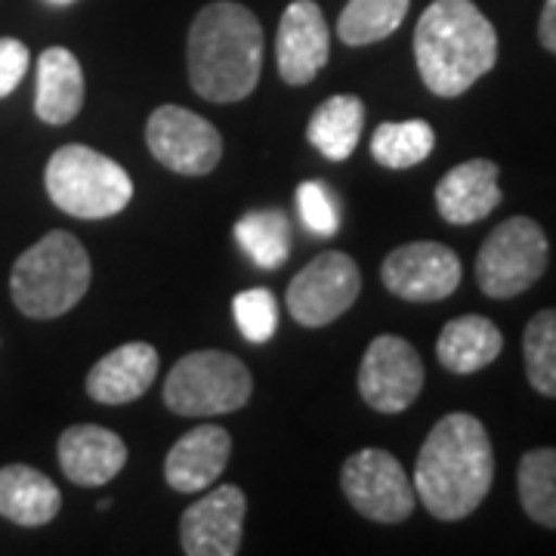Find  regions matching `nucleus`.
Instances as JSON below:
<instances>
[{
  "label": "nucleus",
  "instance_id": "1",
  "mask_svg": "<svg viewBox=\"0 0 556 556\" xmlns=\"http://www.w3.org/2000/svg\"><path fill=\"white\" fill-rule=\"evenodd\" d=\"M495 479L492 442L473 415H445L424 442L415 464V495L437 519L470 517Z\"/></svg>",
  "mask_w": 556,
  "mask_h": 556
},
{
  "label": "nucleus",
  "instance_id": "2",
  "mask_svg": "<svg viewBox=\"0 0 556 556\" xmlns=\"http://www.w3.org/2000/svg\"><path fill=\"white\" fill-rule=\"evenodd\" d=\"M192 90L211 102H239L254 93L263 68V28L257 16L232 0L201 10L186 43Z\"/></svg>",
  "mask_w": 556,
  "mask_h": 556
},
{
  "label": "nucleus",
  "instance_id": "3",
  "mask_svg": "<svg viewBox=\"0 0 556 556\" xmlns=\"http://www.w3.org/2000/svg\"><path fill=\"white\" fill-rule=\"evenodd\" d=\"M415 60L427 90L455 100L495 68V25L473 0H433L415 28Z\"/></svg>",
  "mask_w": 556,
  "mask_h": 556
},
{
  "label": "nucleus",
  "instance_id": "4",
  "mask_svg": "<svg viewBox=\"0 0 556 556\" xmlns=\"http://www.w3.org/2000/svg\"><path fill=\"white\" fill-rule=\"evenodd\" d=\"M90 288V257L72 232H47L31 244L10 276L13 303L22 316L56 318L65 316Z\"/></svg>",
  "mask_w": 556,
  "mask_h": 556
},
{
  "label": "nucleus",
  "instance_id": "5",
  "mask_svg": "<svg viewBox=\"0 0 556 556\" xmlns=\"http://www.w3.org/2000/svg\"><path fill=\"white\" fill-rule=\"evenodd\" d=\"M47 195L78 219H105L121 214L134 199V179L118 161L90 146H62L47 161Z\"/></svg>",
  "mask_w": 556,
  "mask_h": 556
},
{
  "label": "nucleus",
  "instance_id": "6",
  "mask_svg": "<svg viewBox=\"0 0 556 556\" xmlns=\"http://www.w3.org/2000/svg\"><path fill=\"white\" fill-rule=\"evenodd\" d=\"M254 393L248 365L232 353H189L164 380V405L182 417H214L239 412Z\"/></svg>",
  "mask_w": 556,
  "mask_h": 556
},
{
  "label": "nucleus",
  "instance_id": "7",
  "mask_svg": "<svg viewBox=\"0 0 556 556\" xmlns=\"http://www.w3.org/2000/svg\"><path fill=\"white\" fill-rule=\"evenodd\" d=\"M547 236L529 217H510L482 241L477 281L485 298L507 300L529 291L547 269Z\"/></svg>",
  "mask_w": 556,
  "mask_h": 556
},
{
  "label": "nucleus",
  "instance_id": "8",
  "mask_svg": "<svg viewBox=\"0 0 556 556\" xmlns=\"http://www.w3.org/2000/svg\"><path fill=\"white\" fill-rule=\"evenodd\" d=\"M340 485L346 501L365 519L375 522H402L415 510V482L402 470L396 457L383 448H362L346 457L340 470Z\"/></svg>",
  "mask_w": 556,
  "mask_h": 556
},
{
  "label": "nucleus",
  "instance_id": "9",
  "mask_svg": "<svg viewBox=\"0 0 556 556\" xmlns=\"http://www.w3.org/2000/svg\"><path fill=\"white\" fill-rule=\"evenodd\" d=\"M146 142L159 164L182 177H204L223 159L217 127L182 105L155 109L146 124Z\"/></svg>",
  "mask_w": 556,
  "mask_h": 556
},
{
  "label": "nucleus",
  "instance_id": "10",
  "mask_svg": "<svg viewBox=\"0 0 556 556\" xmlns=\"http://www.w3.org/2000/svg\"><path fill=\"white\" fill-rule=\"evenodd\" d=\"M358 291H362V273L356 260L340 251H325L294 276L285 300L294 321L306 328H325L356 303Z\"/></svg>",
  "mask_w": 556,
  "mask_h": 556
},
{
  "label": "nucleus",
  "instance_id": "11",
  "mask_svg": "<svg viewBox=\"0 0 556 556\" xmlns=\"http://www.w3.org/2000/svg\"><path fill=\"white\" fill-rule=\"evenodd\" d=\"M424 390V362L408 340L396 334H380L368 343L362 365H358V393L380 412L399 415Z\"/></svg>",
  "mask_w": 556,
  "mask_h": 556
},
{
  "label": "nucleus",
  "instance_id": "12",
  "mask_svg": "<svg viewBox=\"0 0 556 556\" xmlns=\"http://www.w3.org/2000/svg\"><path fill=\"white\" fill-rule=\"evenodd\" d=\"M390 294L412 303H433L452 298L460 285V260L439 241H412L396 248L380 266Z\"/></svg>",
  "mask_w": 556,
  "mask_h": 556
},
{
  "label": "nucleus",
  "instance_id": "13",
  "mask_svg": "<svg viewBox=\"0 0 556 556\" xmlns=\"http://www.w3.org/2000/svg\"><path fill=\"white\" fill-rule=\"evenodd\" d=\"M248 501L239 485H219L179 519V544L189 556H236L241 551Z\"/></svg>",
  "mask_w": 556,
  "mask_h": 556
},
{
  "label": "nucleus",
  "instance_id": "14",
  "mask_svg": "<svg viewBox=\"0 0 556 556\" xmlns=\"http://www.w3.org/2000/svg\"><path fill=\"white\" fill-rule=\"evenodd\" d=\"M331 35L316 0H294L278 22L276 62L285 84H309L328 65Z\"/></svg>",
  "mask_w": 556,
  "mask_h": 556
},
{
  "label": "nucleus",
  "instance_id": "15",
  "mask_svg": "<svg viewBox=\"0 0 556 556\" xmlns=\"http://www.w3.org/2000/svg\"><path fill=\"white\" fill-rule=\"evenodd\" d=\"M232 455V439L217 424H201L174 442L164 460V479L174 492L192 495L214 485Z\"/></svg>",
  "mask_w": 556,
  "mask_h": 556
},
{
  "label": "nucleus",
  "instance_id": "16",
  "mask_svg": "<svg viewBox=\"0 0 556 556\" xmlns=\"http://www.w3.org/2000/svg\"><path fill=\"white\" fill-rule=\"evenodd\" d=\"M60 467L75 485L97 489L118 477L127 464V445L118 433L97 427V424H78L68 427L56 445Z\"/></svg>",
  "mask_w": 556,
  "mask_h": 556
},
{
  "label": "nucleus",
  "instance_id": "17",
  "mask_svg": "<svg viewBox=\"0 0 556 556\" xmlns=\"http://www.w3.org/2000/svg\"><path fill=\"white\" fill-rule=\"evenodd\" d=\"M159 375V353L155 346L134 340L121 343L109 356H102L87 375V393L102 405H124L137 402Z\"/></svg>",
  "mask_w": 556,
  "mask_h": 556
},
{
  "label": "nucleus",
  "instance_id": "18",
  "mask_svg": "<svg viewBox=\"0 0 556 556\" xmlns=\"http://www.w3.org/2000/svg\"><path fill=\"white\" fill-rule=\"evenodd\" d=\"M497 204H501V186H497L495 161H464L439 179L437 207L442 219L452 226H470L489 217Z\"/></svg>",
  "mask_w": 556,
  "mask_h": 556
},
{
  "label": "nucleus",
  "instance_id": "19",
  "mask_svg": "<svg viewBox=\"0 0 556 556\" xmlns=\"http://www.w3.org/2000/svg\"><path fill=\"white\" fill-rule=\"evenodd\" d=\"M84 105V72L72 50L50 47L38 60V90H35V112L43 124L62 127L78 118Z\"/></svg>",
  "mask_w": 556,
  "mask_h": 556
},
{
  "label": "nucleus",
  "instance_id": "20",
  "mask_svg": "<svg viewBox=\"0 0 556 556\" xmlns=\"http://www.w3.org/2000/svg\"><path fill=\"white\" fill-rule=\"evenodd\" d=\"M62 507L60 489L35 467H0V517L16 526H47Z\"/></svg>",
  "mask_w": 556,
  "mask_h": 556
},
{
  "label": "nucleus",
  "instance_id": "21",
  "mask_svg": "<svg viewBox=\"0 0 556 556\" xmlns=\"http://www.w3.org/2000/svg\"><path fill=\"white\" fill-rule=\"evenodd\" d=\"M504 350V338L495 321L485 316H460L452 318L437 343V356L445 371L455 375H473L492 365Z\"/></svg>",
  "mask_w": 556,
  "mask_h": 556
},
{
  "label": "nucleus",
  "instance_id": "22",
  "mask_svg": "<svg viewBox=\"0 0 556 556\" xmlns=\"http://www.w3.org/2000/svg\"><path fill=\"white\" fill-rule=\"evenodd\" d=\"M362 127H365V105H362V100L350 97V93H340V97L321 102L313 112L309 127H306V139L316 146L325 159L346 161L358 146Z\"/></svg>",
  "mask_w": 556,
  "mask_h": 556
},
{
  "label": "nucleus",
  "instance_id": "23",
  "mask_svg": "<svg viewBox=\"0 0 556 556\" xmlns=\"http://www.w3.org/2000/svg\"><path fill=\"white\" fill-rule=\"evenodd\" d=\"M437 134L427 121H387L371 137V155L387 170H408L430 159Z\"/></svg>",
  "mask_w": 556,
  "mask_h": 556
},
{
  "label": "nucleus",
  "instance_id": "24",
  "mask_svg": "<svg viewBox=\"0 0 556 556\" xmlns=\"http://www.w3.org/2000/svg\"><path fill=\"white\" fill-rule=\"evenodd\" d=\"M412 0H350L338 20V35L346 47H368L390 38L408 16Z\"/></svg>",
  "mask_w": 556,
  "mask_h": 556
},
{
  "label": "nucleus",
  "instance_id": "25",
  "mask_svg": "<svg viewBox=\"0 0 556 556\" xmlns=\"http://www.w3.org/2000/svg\"><path fill=\"white\" fill-rule=\"evenodd\" d=\"M236 241L260 269H278L291 254V223L281 211H251L236 223Z\"/></svg>",
  "mask_w": 556,
  "mask_h": 556
},
{
  "label": "nucleus",
  "instance_id": "26",
  "mask_svg": "<svg viewBox=\"0 0 556 556\" xmlns=\"http://www.w3.org/2000/svg\"><path fill=\"white\" fill-rule=\"evenodd\" d=\"M519 504L544 529H556V448L526 452L517 470Z\"/></svg>",
  "mask_w": 556,
  "mask_h": 556
},
{
  "label": "nucleus",
  "instance_id": "27",
  "mask_svg": "<svg viewBox=\"0 0 556 556\" xmlns=\"http://www.w3.org/2000/svg\"><path fill=\"white\" fill-rule=\"evenodd\" d=\"M526 375L541 396L556 399V309L538 313L522 334Z\"/></svg>",
  "mask_w": 556,
  "mask_h": 556
},
{
  "label": "nucleus",
  "instance_id": "28",
  "mask_svg": "<svg viewBox=\"0 0 556 556\" xmlns=\"http://www.w3.org/2000/svg\"><path fill=\"white\" fill-rule=\"evenodd\" d=\"M232 313H236V325H239L241 338L251 340V343H266L273 340L278 328V306L276 298L269 288H251V291H241L236 303H232Z\"/></svg>",
  "mask_w": 556,
  "mask_h": 556
},
{
  "label": "nucleus",
  "instance_id": "29",
  "mask_svg": "<svg viewBox=\"0 0 556 556\" xmlns=\"http://www.w3.org/2000/svg\"><path fill=\"white\" fill-rule=\"evenodd\" d=\"M298 211L303 226L309 232H316L321 239H331L340 229V214L338 204L331 199L328 186H321L316 179L309 182H300L298 186Z\"/></svg>",
  "mask_w": 556,
  "mask_h": 556
},
{
  "label": "nucleus",
  "instance_id": "30",
  "mask_svg": "<svg viewBox=\"0 0 556 556\" xmlns=\"http://www.w3.org/2000/svg\"><path fill=\"white\" fill-rule=\"evenodd\" d=\"M28 72V47L16 38H0V100L10 97Z\"/></svg>",
  "mask_w": 556,
  "mask_h": 556
},
{
  "label": "nucleus",
  "instance_id": "31",
  "mask_svg": "<svg viewBox=\"0 0 556 556\" xmlns=\"http://www.w3.org/2000/svg\"><path fill=\"white\" fill-rule=\"evenodd\" d=\"M538 38L544 43V50L556 53V0H547L541 10V22H538Z\"/></svg>",
  "mask_w": 556,
  "mask_h": 556
},
{
  "label": "nucleus",
  "instance_id": "32",
  "mask_svg": "<svg viewBox=\"0 0 556 556\" xmlns=\"http://www.w3.org/2000/svg\"><path fill=\"white\" fill-rule=\"evenodd\" d=\"M50 3H72V0H50Z\"/></svg>",
  "mask_w": 556,
  "mask_h": 556
}]
</instances>
